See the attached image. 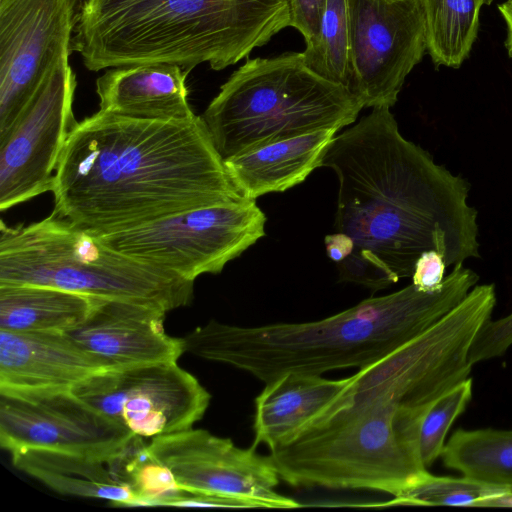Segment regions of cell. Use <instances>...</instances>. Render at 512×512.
Segmentation results:
<instances>
[{"label": "cell", "mask_w": 512, "mask_h": 512, "mask_svg": "<svg viewBox=\"0 0 512 512\" xmlns=\"http://www.w3.org/2000/svg\"><path fill=\"white\" fill-rule=\"evenodd\" d=\"M106 370L67 333L0 329V394L32 397L71 392Z\"/></svg>", "instance_id": "cell-16"}, {"label": "cell", "mask_w": 512, "mask_h": 512, "mask_svg": "<svg viewBox=\"0 0 512 512\" xmlns=\"http://www.w3.org/2000/svg\"><path fill=\"white\" fill-rule=\"evenodd\" d=\"M255 200L201 207L100 236L111 248L187 280L218 274L265 235Z\"/></svg>", "instance_id": "cell-8"}, {"label": "cell", "mask_w": 512, "mask_h": 512, "mask_svg": "<svg viewBox=\"0 0 512 512\" xmlns=\"http://www.w3.org/2000/svg\"><path fill=\"white\" fill-rule=\"evenodd\" d=\"M473 380L466 378L440 395L426 412L420 428L419 452L428 469L441 456L446 435L472 398Z\"/></svg>", "instance_id": "cell-27"}, {"label": "cell", "mask_w": 512, "mask_h": 512, "mask_svg": "<svg viewBox=\"0 0 512 512\" xmlns=\"http://www.w3.org/2000/svg\"><path fill=\"white\" fill-rule=\"evenodd\" d=\"M106 464L114 478L131 491L136 506L177 505L182 489L153 455L146 439L135 436Z\"/></svg>", "instance_id": "cell-24"}, {"label": "cell", "mask_w": 512, "mask_h": 512, "mask_svg": "<svg viewBox=\"0 0 512 512\" xmlns=\"http://www.w3.org/2000/svg\"><path fill=\"white\" fill-rule=\"evenodd\" d=\"M325 3L326 0H288L290 26L302 34L305 43L318 34Z\"/></svg>", "instance_id": "cell-30"}, {"label": "cell", "mask_w": 512, "mask_h": 512, "mask_svg": "<svg viewBox=\"0 0 512 512\" xmlns=\"http://www.w3.org/2000/svg\"><path fill=\"white\" fill-rule=\"evenodd\" d=\"M338 131L329 129L272 142L224 160L228 176L246 199L282 192L321 167Z\"/></svg>", "instance_id": "cell-18"}, {"label": "cell", "mask_w": 512, "mask_h": 512, "mask_svg": "<svg viewBox=\"0 0 512 512\" xmlns=\"http://www.w3.org/2000/svg\"><path fill=\"white\" fill-rule=\"evenodd\" d=\"M75 1H76V3H77L78 8H79V6L81 5V3H82V1H83V0H75Z\"/></svg>", "instance_id": "cell-34"}, {"label": "cell", "mask_w": 512, "mask_h": 512, "mask_svg": "<svg viewBox=\"0 0 512 512\" xmlns=\"http://www.w3.org/2000/svg\"><path fill=\"white\" fill-rule=\"evenodd\" d=\"M350 377L285 373L265 384L255 398L254 443L272 450L290 440L348 386Z\"/></svg>", "instance_id": "cell-19"}, {"label": "cell", "mask_w": 512, "mask_h": 512, "mask_svg": "<svg viewBox=\"0 0 512 512\" xmlns=\"http://www.w3.org/2000/svg\"><path fill=\"white\" fill-rule=\"evenodd\" d=\"M496 304L492 284L475 285L434 325L350 376L346 389L286 443L270 450L280 479L296 488L392 495L428 470L420 428L433 402L470 377L469 351Z\"/></svg>", "instance_id": "cell-1"}, {"label": "cell", "mask_w": 512, "mask_h": 512, "mask_svg": "<svg viewBox=\"0 0 512 512\" xmlns=\"http://www.w3.org/2000/svg\"><path fill=\"white\" fill-rule=\"evenodd\" d=\"M68 56L60 59L0 141V210L51 191L55 170L76 125L77 85Z\"/></svg>", "instance_id": "cell-11"}, {"label": "cell", "mask_w": 512, "mask_h": 512, "mask_svg": "<svg viewBox=\"0 0 512 512\" xmlns=\"http://www.w3.org/2000/svg\"><path fill=\"white\" fill-rule=\"evenodd\" d=\"M71 393L146 440L192 428L203 418L211 399L177 361L106 370Z\"/></svg>", "instance_id": "cell-9"}, {"label": "cell", "mask_w": 512, "mask_h": 512, "mask_svg": "<svg viewBox=\"0 0 512 512\" xmlns=\"http://www.w3.org/2000/svg\"><path fill=\"white\" fill-rule=\"evenodd\" d=\"M166 313L152 305L99 299L66 333L108 370L177 361L185 352L183 340L165 332Z\"/></svg>", "instance_id": "cell-15"}, {"label": "cell", "mask_w": 512, "mask_h": 512, "mask_svg": "<svg viewBox=\"0 0 512 512\" xmlns=\"http://www.w3.org/2000/svg\"><path fill=\"white\" fill-rule=\"evenodd\" d=\"M507 27L505 46L509 56L512 58V0H507L498 6Z\"/></svg>", "instance_id": "cell-32"}, {"label": "cell", "mask_w": 512, "mask_h": 512, "mask_svg": "<svg viewBox=\"0 0 512 512\" xmlns=\"http://www.w3.org/2000/svg\"><path fill=\"white\" fill-rule=\"evenodd\" d=\"M99 299L42 285H0V329L66 333L85 320Z\"/></svg>", "instance_id": "cell-21"}, {"label": "cell", "mask_w": 512, "mask_h": 512, "mask_svg": "<svg viewBox=\"0 0 512 512\" xmlns=\"http://www.w3.org/2000/svg\"><path fill=\"white\" fill-rule=\"evenodd\" d=\"M350 25L347 0H326L316 37L302 52L305 64L320 76L348 88Z\"/></svg>", "instance_id": "cell-25"}, {"label": "cell", "mask_w": 512, "mask_h": 512, "mask_svg": "<svg viewBox=\"0 0 512 512\" xmlns=\"http://www.w3.org/2000/svg\"><path fill=\"white\" fill-rule=\"evenodd\" d=\"M287 26L288 0H83L71 51L96 72L145 63L222 70Z\"/></svg>", "instance_id": "cell-5"}, {"label": "cell", "mask_w": 512, "mask_h": 512, "mask_svg": "<svg viewBox=\"0 0 512 512\" xmlns=\"http://www.w3.org/2000/svg\"><path fill=\"white\" fill-rule=\"evenodd\" d=\"M57 216L95 236L241 201L202 116L98 111L77 122L52 181Z\"/></svg>", "instance_id": "cell-3"}, {"label": "cell", "mask_w": 512, "mask_h": 512, "mask_svg": "<svg viewBox=\"0 0 512 512\" xmlns=\"http://www.w3.org/2000/svg\"><path fill=\"white\" fill-rule=\"evenodd\" d=\"M445 467L470 479L512 489V430H456L441 454Z\"/></svg>", "instance_id": "cell-22"}, {"label": "cell", "mask_w": 512, "mask_h": 512, "mask_svg": "<svg viewBox=\"0 0 512 512\" xmlns=\"http://www.w3.org/2000/svg\"><path fill=\"white\" fill-rule=\"evenodd\" d=\"M479 276L454 266L433 292L412 283L327 318L243 327L209 321L182 337L184 351L243 370L263 383L289 372L362 368L426 331L457 306Z\"/></svg>", "instance_id": "cell-4"}, {"label": "cell", "mask_w": 512, "mask_h": 512, "mask_svg": "<svg viewBox=\"0 0 512 512\" xmlns=\"http://www.w3.org/2000/svg\"><path fill=\"white\" fill-rule=\"evenodd\" d=\"M447 265L444 257L436 250L423 252L414 265L412 284L420 291L433 292L438 290L445 279Z\"/></svg>", "instance_id": "cell-29"}, {"label": "cell", "mask_w": 512, "mask_h": 512, "mask_svg": "<svg viewBox=\"0 0 512 512\" xmlns=\"http://www.w3.org/2000/svg\"><path fill=\"white\" fill-rule=\"evenodd\" d=\"M348 89L364 108L389 107L421 61L426 25L421 0H347Z\"/></svg>", "instance_id": "cell-10"}, {"label": "cell", "mask_w": 512, "mask_h": 512, "mask_svg": "<svg viewBox=\"0 0 512 512\" xmlns=\"http://www.w3.org/2000/svg\"><path fill=\"white\" fill-rule=\"evenodd\" d=\"M512 345V312L498 320L491 318L476 334L469 352L472 365L503 355Z\"/></svg>", "instance_id": "cell-28"}, {"label": "cell", "mask_w": 512, "mask_h": 512, "mask_svg": "<svg viewBox=\"0 0 512 512\" xmlns=\"http://www.w3.org/2000/svg\"><path fill=\"white\" fill-rule=\"evenodd\" d=\"M11 461L15 468L59 494L136 506L131 491L114 478L104 460L26 449L11 454Z\"/></svg>", "instance_id": "cell-20"}, {"label": "cell", "mask_w": 512, "mask_h": 512, "mask_svg": "<svg viewBox=\"0 0 512 512\" xmlns=\"http://www.w3.org/2000/svg\"><path fill=\"white\" fill-rule=\"evenodd\" d=\"M75 0H0V141L71 52Z\"/></svg>", "instance_id": "cell-12"}, {"label": "cell", "mask_w": 512, "mask_h": 512, "mask_svg": "<svg viewBox=\"0 0 512 512\" xmlns=\"http://www.w3.org/2000/svg\"><path fill=\"white\" fill-rule=\"evenodd\" d=\"M148 445L181 489L242 499L255 508L301 506L277 493L278 471L253 445L240 448L229 438L193 428L155 437Z\"/></svg>", "instance_id": "cell-13"}, {"label": "cell", "mask_w": 512, "mask_h": 512, "mask_svg": "<svg viewBox=\"0 0 512 512\" xmlns=\"http://www.w3.org/2000/svg\"><path fill=\"white\" fill-rule=\"evenodd\" d=\"M321 167L338 179L334 229L354 245L337 264L340 281L376 292L411 277L427 250L447 267L480 257L469 183L404 138L389 107L336 135Z\"/></svg>", "instance_id": "cell-2"}, {"label": "cell", "mask_w": 512, "mask_h": 512, "mask_svg": "<svg viewBox=\"0 0 512 512\" xmlns=\"http://www.w3.org/2000/svg\"><path fill=\"white\" fill-rule=\"evenodd\" d=\"M478 507H512V490H505L484 498L478 503Z\"/></svg>", "instance_id": "cell-33"}, {"label": "cell", "mask_w": 512, "mask_h": 512, "mask_svg": "<svg viewBox=\"0 0 512 512\" xmlns=\"http://www.w3.org/2000/svg\"><path fill=\"white\" fill-rule=\"evenodd\" d=\"M326 253L336 264L345 260L353 251L352 239L342 232L335 231L324 239Z\"/></svg>", "instance_id": "cell-31"}, {"label": "cell", "mask_w": 512, "mask_h": 512, "mask_svg": "<svg viewBox=\"0 0 512 512\" xmlns=\"http://www.w3.org/2000/svg\"><path fill=\"white\" fill-rule=\"evenodd\" d=\"M492 1L421 0L427 50L436 66H461L477 38L481 7Z\"/></svg>", "instance_id": "cell-23"}, {"label": "cell", "mask_w": 512, "mask_h": 512, "mask_svg": "<svg viewBox=\"0 0 512 512\" xmlns=\"http://www.w3.org/2000/svg\"><path fill=\"white\" fill-rule=\"evenodd\" d=\"M181 66L145 63L109 68L96 81L100 111L140 119H185L188 103Z\"/></svg>", "instance_id": "cell-17"}, {"label": "cell", "mask_w": 512, "mask_h": 512, "mask_svg": "<svg viewBox=\"0 0 512 512\" xmlns=\"http://www.w3.org/2000/svg\"><path fill=\"white\" fill-rule=\"evenodd\" d=\"M362 103L304 62L302 52L247 60L221 86L202 118L223 160L355 122Z\"/></svg>", "instance_id": "cell-6"}, {"label": "cell", "mask_w": 512, "mask_h": 512, "mask_svg": "<svg viewBox=\"0 0 512 512\" xmlns=\"http://www.w3.org/2000/svg\"><path fill=\"white\" fill-rule=\"evenodd\" d=\"M30 284L159 307L189 304L194 281L107 245L55 213L28 225L0 224V285Z\"/></svg>", "instance_id": "cell-7"}, {"label": "cell", "mask_w": 512, "mask_h": 512, "mask_svg": "<svg viewBox=\"0 0 512 512\" xmlns=\"http://www.w3.org/2000/svg\"><path fill=\"white\" fill-rule=\"evenodd\" d=\"M135 436L71 392L0 394V445L10 455L40 449L106 461Z\"/></svg>", "instance_id": "cell-14"}, {"label": "cell", "mask_w": 512, "mask_h": 512, "mask_svg": "<svg viewBox=\"0 0 512 512\" xmlns=\"http://www.w3.org/2000/svg\"><path fill=\"white\" fill-rule=\"evenodd\" d=\"M512 490L468 477L434 476L427 473L415 485L394 496L385 505L473 506L484 498Z\"/></svg>", "instance_id": "cell-26"}]
</instances>
